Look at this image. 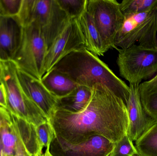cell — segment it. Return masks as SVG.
Returning <instances> with one entry per match:
<instances>
[{
    "instance_id": "1",
    "label": "cell",
    "mask_w": 157,
    "mask_h": 156,
    "mask_svg": "<svg viewBox=\"0 0 157 156\" xmlns=\"http://www.w3.org/2000/svg\"><path fill=\"white\" fill-rule=\"evenodd\" d=\"M48 121L56 136L71 143L96 135L115 143L127 134L129 125L126 104L100 83L92 87L91 98L83 111L74 113L56 109Z\"/></svg>"
},
{
    "instance_id": "2",
    "label": "cell",
    "mask_w": 157,
    "mask_h": 156,
    "mask_svg": "<svg viewBox=\"0 0 157 156\" xmlns=\"http://www.w3.org/2000/svg\"><path fill=\"white\" fill-rule=\"evenodd\" d=\"M53 68L67 75L78 86L92 88L98 83L105 85L127 106L129 86L98 56L85 47L74 50L62 59Z\"/></svg>"
},
{
    "instance_id": "3",
    "label": "cell",
    "mask_w": 157,
    "mask_h": 156,
    "mask_svg": "<svg viewBox=\"0 0 157 156\" xmlns=\"http://www.w3.org/2000/svg\"><path fill=\"white\" fill-rule=\"evenodd\" d=\"M17 17L23 27L38 26L48 49L71 20L57 0H23Z\"/></svg>"
},
{
    "instance_id": "4",
    "label": "cell",
    "mask_w": 157,
    "mask_h": 156,
    "mask_svg": "<svg viewBox=\"0 0 157 156\" xmlns=\"http://www.w3.org/2000/svg\"><path fill=\"white\" fill-rule=\"evenodd\" d=\"M0 83L4 87L7 109L10 113L36 126L48 120L22 89L17 76V67L12 61H2Z\"/></svg>"
},
{
    "instance_id": "5",
    "label": "cell",
    "mask_w": 157,
    "mask_h": 156,
    "mask_svg": "<svg viewBox=\"0 0 157 156\" xmlns=\"http://www.w3.org/2000/svg\"><path fill=\"white\" fill-rule=\"evenodd\" d=\"M124 17L116 36V47L125 49L138 42L144 47L157 48V6Z\"/></svg>"
},
{
    "instance_id": "6",
    "label": "cell",
    "mask_w": 157,
    "mask_h": 156,
    "mask_svg": "<svg viewBox=\"0 0 157 156\" xmlns=\"http://www.w3.org/2000/svg\"><path fill=\"white\" fill-rule=\"evenodd\" d=\"M48 50L40 29L32 23L23 27L21 44L13 61L17 69L41 80Z\"/></svg>"
},
{
    "instance_id": "7",
    "label": "cell",
    "mask_w": 157,
    "mask_h": 156,
    "mask_svg": "<svg viewBox=\"0 0 157 156\" xmlns=\"http://www.w3.org/2000/svg\"><path fill=\"white\" fill-rule=\"evenodd\" d=\"M117 50L120 76L130 84L139 85L142 81L151 78L157 73V48L135 44L128 48H119Z\"/></svg>"
},
{
    "instance_id": "8",
    "label": "cell",
    "mask_w": 157,
    "mask_h": 156,
    "mask_svg": "<svg viewBox=\"0 0 157 156\" xmlns=\"http://www.w3.org/2000/svg\"><path fill=\"white\" fill-rule=\"evenodd\" d=\"M86 10L94 21L107 51L118 50L115 39L124 19L120 3L116 0H87Z\"/></svg>"
},
{
    "instance_id": "9",
    "label": "cell",
    "mask_w": 157,
    "mask_h": 156,
    "mask_svg": "<svg viewBox=\"0 0 157 156\" xmlns=\"http://www.w3.org/2000/svg\"><path fill=\"white\" fill-rule=\"evenodd\" d=\"M114 145L109 139L98 135L77 143H68L55 136L49 151L52 156H110Z\"/></svg>"
},
{
    "instance_id": "10",
    "label": "cell",
    "mask_w": 157,
    "mask_h": 156,
    "mask_svg": "<svg viewBox=\"0 0 157 156\" xmlns=\"http://www.w3.org/2000/svg\"><path fill=\"white\" fill-rule=\"evenodd\" d=\"M82 47H85V42L77 18L71 19L48 49L44 67L45 74L62 59Z\"/></svg>"
},
{
    "instance_id": "11",
    "label": "cell",
    "mask_w": 157,
    "mask_h": 156,
    "mask_svg": "<svg viewBox=\"0 0 157 156\" xmlns=\"http://www.w3.org/2000/svg\"><path fill=\"white\" fill-rule=\"evenodd\" d=\"M130 95L127 104L129 125L127 135L132 141H136L156 121L145 111L139 93V85L130 84Z\"/></svg>"
},
{
    "instance_id": "12",
    "label": "cell",
    "mask_w": 157,
    "mask_h": 156,
    "mask_svg": "<svg viewBox=\"0 0 157 156\" xmlns=\"http://www.w3.org/2000/svg\"><path fill=\"white\" fill-rule=\"evenodd\" d=\"M17 76L25 93L49 120L57 108L58 99L47 89L41 80L17 68Z\"/></svg>"
},
{
    "instance_id": "13",
    "label": "cell",
    "mask_w": 157,
    "mask_h": 156,
    "mask_svg": "<svg viewBox=\"0 0 157 156\" xmlns=\"http://www.w3.org/2000/svg\"><path fill=\"white\" fill-rule=\"evenodd\" d=\"M23 26L17 16L0 17V61H13L22 40Z\"/></svg>"
},
{
    "instance_id": "14",
    "label": "cell",
    "mask_w": 157,
    "mask_h": 156,
    "mask_svg": "<svg viewBox=\"0 0 157 156\" xmlns=\"http://www.w3.org/2000/svg\"><path fill=\"white\" fill-rule=\"evenodd\" d=\"M77 19L85 48L98 56H104L107 50L94 21L86 9Z\"/></svg>"
},
{
    "instance_id": "15",
    "label": "cell",
    "mask_w": 157,
    "mask_h": 156,
    "mask_svg": "<svg viewBox=\"0 0 157 156\" xmlns=\"http://www.w3.org/2000/svg\"><path fill=\"white\" fill-rule=\"evenodd\" d=\"M12 125L16 135L21 139L31 156H40L42 149L36 130V125L10 113Z\"/></svg>"
},
{
    "instance_id": "16",
    "label": "cell",
    "mask_w": 157,
    "mask_h": 156,
    "mask_svg": "<svg viewBox=\"0 0 157 156\" xmlns=\"http://www.w3.org/2000/svg\"><path fill=\"white\" fill-rule=\"evenodd\" d=\"M41 81L58 99L67 96L78 86L67 75L54 68L46 73Z\"/></svg>"
},
{
    "instance_id": "17",
    "label": "cell",
    "mask_w": 157,
    "mask_h": 156,
    "mask_svg": "<svg viewBox=\"0 0 157 156\" xmlns=\"http://www.w3.org/2000/svg\"><path fill=\"white\" fill-rule=\"evenodd\" d=\"M92 92V88L78 86L67 96L58 99L56 109L74 113L79 112L87 105Z\"/></svg>"
},
{
    "instance_id": "18",
    "label": "cell",
    "mask_w": 157,
    "mask_h": 156,
    "mask_svg": "<svg viewBox=\"0 0 157 156\" xmlns=\"http://www.w3.org/2000/svg\"><path fill=\"white\" fill-rule=\"evenodd\" d=\"M139 93L145 111L157 122V73L150 80L139 84Z\"/></svg>"
},
{
    "instance_id": "19",
    "label": "cell",
    "mask_w": 157,
    "mask_h": 156,
    "mask_svg": "<svg viewBox=\"0 0 157 156\" xmlns=\"http://www.w3.org/2000/svg\"><path fill=\"white\" fill-rule=\"evenodd\" d=\"M136 148L140 156H157V122L137 141Z\"/></svg>"
},
{
    "instance_id": "20",
    "label": "cell",
    "mask_w": 157,
    "mask_h": 156,
    "mask_svg": "<svg viewBox=\"0 0 157 156\" xmlns=\"http://www.w3.org/2000/svg\"><path fill=\"white\" fill-rule=\"evenodd\" d=\"M124 16L146 12L157 6V0H124L120 3Z\"/></svg>"
},
{
    "instance_id": "21",
    "label": "cell",
    "mask_w": 157,
    "mask_h": 156,
    "mask_svg": "<svg viewBox=\"0 0 157 156\" xmlns=\"http://www.w3.org/2000/svg\"><path fill=\"white\" fill-rule=\"evenodd\" d=\"M0 136L4 155L13 156L16 144L17 136L13 129L11 120L2 128L0 131Z\"/></svg>"
},
{
    "instance_id": "22",
    "label": "cell",
    "mask_w": 157,
    "mask_h": 156,
    "mask_svg": "<svg viewBox=\"0 0 157 156\" xmlns=\"http://www.w3.org/2000/svg\"><path fill=\"white\" fill-rule=\"evenodd\" d=\"M57 2L71 19L78 18L86 9L87 0H57Z\"/></svg>"
},
{
    "instance_id": "23",
    "label": "cell",
    "mask_w": 157,
    "mask_h": 156,
    "mask_svg": "<svg viewBox=\"0 0 157 156\" xmlns=\"http://www.w3.org/2000/svg\"><path fill=\"white\" fill-rule=\"evenodd\" d=\"M138 152L133 142L127 134L114 143V147L110 156H134Z\"/></svg>"
},
{
    "instance_id": "24",
    "label": "cell",
    "mask_w": 157,
    "mask_h": 156,
    "mask_svg": "<svg viewBox=\"0 0 157 156\" xmlns=\"http://www.w3.org/2000/svg\"><path fill=\"white\" fill-rule=\"evenodd\" d=\"M37 135L41 147L50 148L51 144L56 135L52 125L49 121L43 123L36 127Z\"/></svg>"
},
{
    "instance_id": "25",
    "label": "cell",
    "mask_w": 157,
    "mask_h": 156,
    "mask_svg": "<svg viewBox=\"0 0 157 156\" xmlns=\"http://www.w3.org/2000/svg\"><path fill=\"white\" fill-rule=\"evenodd\" d=\"M23 0H0V10L2 16H17Z\"/></svg>"
},
{
    "instance_id": "26",
    "label": "cell",
    "mask_w": 157,
    "mask_h": 156,
    "mask_svg": "<svg viewBox=\"0 0 157 156\" xmlns=\"http://www.w3.org/2000/svg\"><path fill=\"white\" fill-rule=\"evenodd\" d=\"M16 136H17V142L14 155L13 156H31L27 150L20 138L16 135Z\"/></svg>"
},
{
    "instance_id": "27",
    "label": "cell",
    "mask_w": 157,
    "mask_h": 156,
    "mask_svg": "<svg viewBox=\"0 0 157 156\" xmlns=\"http://www.w3.org/2000/svg\"><path fill=\"white\" fill-rule=\"evenodd\" d=\"M11 120L10 113L6 109L0 106V131Z\"/></svg>"
},
{
    "instance_id": "28",
    "label": "cell",
    "mask_w": 157,
    "mask_h": 156,
    "mask_svg": "<svg viewBox=\"0 0 157 156\" xmlns=\"http://www.w3.org/2000/svg\"><path fill=\"white\" fill-rule=\"evenodd\" d=\"M0 106L5 109H7L5 90L3 85L1 83H0Z\"/></svg>"
},
{
    "instance_id": "29",
    "label": "cell",
    "mask_w": 157,
    "mask_h": 156,
    "mask_svg": "<svg viewBox=\"0 0 157 156\" xmlns=\"http://www.w3.org/2000/svg\"><path fill=\"white\" fill-rule=\"evenodd\" d=\"M40 156H52V155L50 152L49 148H47L46 149V152L44 154H42Z\"/></svg>"
},
{
    "instance_id": "30",
    "label": "cell",
    "mask_w": 157,
    "mask_h": 156,
    "mask_svg": "<svg viewBox=\"0 0 157 156\" xmlns=\"http://www.w3.org/2000/svg\"><path fill=\"white\" fill-rule=\"evenodd\" d=\"M0 156H4L2 145V141H1V136H0Z\"/></svg>"
},
{
    "instance_id": "31",
    "label": "cell",
    "mask_w": 157,
    "mask_h": 156,
    "mask_svg": "<svg viewBox=\"0 0 157 156\" xmlns=\"http://www.w3.org/2000/svg\"><path fill=\"white\" fill-rule=\"evenodd\" d=\"M2 61H0V80H1V76H2Z\"/></svg>"
},
{
    "instance_id": "32",
    "label": "cell",
    "mask_w": 157,
    "mask_h": 156,
    "mask_svg": "<svg viewBox=\"0 0 157 156\" xmlns=\"http://www.w3.org/2000/svg\"><path fill=\"white\" fill-rule=\"evenodd\" d=\"M1 16H2V15H1V10H0V17H1Z\"/></svg>"
},
{
    "instance_id": "33",
    "label": "cell",
    "mask_w": 157,
    "mask_h": 156,
    "mask_svg": "<svg viewBox=\"0 0 157 156\" xmlns=\"http://www.w3.org/2000/svg\"><path fill=\"white\" fill-rule=\"evenodd\" d=\"M138 156V155H136V156Z\"/></svg>"
},
{
    "instance_id": "34",
    "label": "cell",
    "mask_w": 157,
    "mask_h": 156,
    "mask_svg": "<svg viewBox=\"0 0 157 156\" xmlns=\"http://www.w3.org/2000/svg\"><path fill=\"white\" fill-rule=\"evenodd\" d=\"M4 156H5V155H4Z\"/></svg>"
}]
</instances>
